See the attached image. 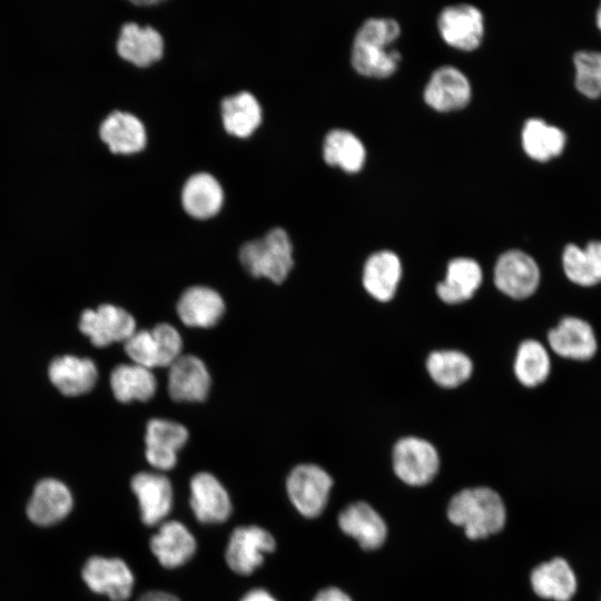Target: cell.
<instances>
[{
    "label": "cell",
    "instance_id": "cell-8",
    "mask_svg": "<svg viewBox=\"0 0 601 601\" xmlns=\"http://www.w3.org/2000/svg\"><path fill=\"white\" fill-rule=\"evenodd\" d=\"M81 575L91 591L106 594L111 601L127 600L135 583L130 568L118 558L91 556L86 561Z\"/></svg>",
    "mask_w": 601,
    "mask_h": 601
},
{
    "label": "cell",
    "instance_id": "cell-40",
    "mask_svg": "<svg viewBox=\"0 0 601 601\" xmlns=\"http://www.w3.org/2000/svg\"><path fill=\"white\" fill-rule=\"evenodd\" d=\"M595 23H597L598 29H599L600 32H601V3H600V6H599V8L597 9V13H595Z\"/></svg>",
    "mask_w": 601,
    "mask_h": 601
},
{
    "label": "cell",
    "instance_id": "cell-41",
    "mask_svg": "<svg viewBox=\"0 0 601 601\" xmlns=\"http://www.w3.org/2000/svg\"><path fill=\"white\" fill-rule=\"evenodd\" d=\"M159 1H135L136 4L146 6V4H157Z\"/></svg>",
    "mask_w": 601,
    "mask_h": 601
},
{
    "label": "cell",
    "instance_id": "cell-38",
    "mask_svg": "<svg viewBox=\"0 0 601 601\" xmlns=\"http://www.w3.org/2000/svg\"><path fill=\"white\" fill-rule=\"evenodd\" d=\"M137 601H180L176 595L160 590H151L141 594Z\"/></svg>",
    "mask_w": 601,
    "mask_h": 601
},
{
    "label": "cell",
    "instance_id": "cell-19",
    "mask_svg": "<svg viewBox=\"0 0 601 601\" xmlns=\"http://www.w3.org/2000/svg\"><path fill=\"white\" fill-rule=\"evenodd\" d=\"M191 532L178 521L162 523L150 539V549L158 562L168 569L188 562L196 552Z\"/></svg>",
    "mask_w": 601,
    "mask_h": 601
},
{
    "label": "cell",
    "instance_id": "cell-31",
    "mask_svg": "<svg viewBox=\"0 0 601 601\" xmlns=\"http://www.w3.org/2000/svg\"><path fill=\"white\" fill-rule=\"evenodd\" d=\"M323 157L331 166H338L347 173H356L365 164L366 149L355 134L337 128L325 136Z\"/></svg>",
    "mask_w": 601,
    "mask_h": 601
},
{
    "label": "cell",
    "instance_id": "cell-35",
    "mask_svg": "<svg viewBox=\"0 0 601 601\" xmlns=\"http://www.w3.org/2000/svg\"><path fill=\"white\" fill-rule=\"evenodd\" d=\"M574 68V87L588 98L601 97V51L579 50L572 58Z\"/></svg>",
    "mask_w": 601,
    "mask_h": 601
},
{
    "label": "cell",
    "instance_id": "cell-1",
    "mask_svg": "<svg viewBox=\"0 0 601 601\" xmlns=\"http://www.w3.org/2000/svg\"><path fill=\"white\" fill-rule=\"evenodd\" d=\"M401 27L393 18H368L355 33L351 62L354 69L366 77L391 76L401 61V53L391 48L398 38Z\"/></svg>",
    "mask_w": 601,
    "mask_h": 601
},
{
    "label": "cell",
    "instance_id": "cell-32",
    "mask_svg": "<svg viewBox=\"0 0 601 601\" xmlns=\"http://www.w3.org/2000/svg\"><path fill=\"white\" fill-rule=\"evenodd\" d=\"M110 386L115 397L122 403L147 401L155 394L156 380L146 367L120 364L111 372Z\"/></svg>",
    "mask_w": 601,
    "mask_h": 601
},
{
    "label": "cell",
    "instance_id": "cell-10",
    "mask_svg": "<svg viewBox=\"0 0 601 601\" xmlns=\"http://www.w3.org/2000/svg\"><path fill=\"white\" fill-rule=\"evenodd\" d=\"M437 29L443 40L460 50L477 48L484 35V19L473 4L459 3L445 7L439 14Z\"/></svg>",
    "mask_w": 601,
    "mask_h": 601
},
{
    "label": "cell",
    "instance_id": "cell-22",
    "mask_svg": "<svg viewBox=\"0 0 601 601\" xmlns=\"http://www.w3.org/2000/svg\"><path fill=\"white\" fill-rule=\"evenodd\" d=\"M117 51L122 59L135 66L148 67L161 58L164 40L152 27L128 22L121 27Z\"/></svg>",
    "mask_w": 601,
    "mask_h": 601
},
{
    "label": "cell",
    "instance_id": "cell-23",
    "mask_svg": "<svg viewBox=\"0 0 601 601\" xmlns=\"http://www.w3.org/2000/svg\"><path fill=\"white\" fill-rule=\"evenodd\" d=\"M341 530L353 536L365 550L380 548L386 538V525L368 504L357 502L346 506L338 515Z\"/></svg>",
    "mask_w": 601,
    "mask_h": 601
},
{
    "label": "cell",
    "instance_id": "cell-37",
    "mask_svg": "<svg viewBox=\"0 0 601 601\" xmlns=\"http://www.w3.org/2000/svg\"><path fill=\"white\" fill-rule=\"evenodd\" d=\"M313 601H352V599L338 588H326L321 590Z\"/></svg>",
    "mask_w": 601,
    "mask_h": 601
},
{
    "label": "cell",
    "instance_id": "cell-33",
    "mask_svg": "<svg viewBox=\"0 0 601 601\" xmlns=\"http://www.w3.org/2000/svg\"><path fill=\"white\" fill-rule=\"evenodd\" d=\"M431 378L440 386L453 388L465 383L472 375L473 363L463 352L442 349L432 352L426 359Z\"/></svg>",
    "mask_w": 601,
    "mask_h": 601
},
{
    "label": "cell",
    "instance_id": "cell-30",
    "mask_svg": "<svg viewBox=\"0 0 601 601\" xmlns=\"http://www.w3.org/2000/svg\"><path fill=\"white\" fill-rule=\"evenodd\" d=\"M220 109L225 130L239 138L250 136L262 120L260 105L248 91L224 98Z\"/></svg>",
    "mask_w": 601,
    "mask_h": 601
},
{
    "label": "cell",
    "instance_id": "cell-36",
    "mask_svg": "<svg viewBox=\"0 0 601 601\" xmlns=\"http://www.w3.org/2000/svg\"><path fill=\"white\" fill-rule=\"evenodd\" d=\"M125 351L134 364L148 370L164 367L161 348L151 329L135 332L125 342Z\"/></svg>",
    "mask_w": 601,
    "mask_h": 601
},
{
    "label": "cell",
    "instance_id": "cell-21",
    "mask_svg": "<svg viewBox=\"0 0 601 601\" xmlns=\"http://www.w3.org/2000/svg\"><path fill=\"white\" fill-rule=\"evenodd\" d=\"M48 375L52 385L66 396L88 393L98 378L96 364L89 358L73 355L56 357L49 365Z\"/></svg>",
    "mask_w": 601,
    "mask_h": 601
},
{
    "label": "cell",
    "instance_id": "cell-28",
    "mask_svg": "<svg viewBox=\"0 0 601 601\" xmlns=\"http://www.w3.org/2000/svg\"><path fill=\"white\" fill-rule=\"evenodd\" d=\"M521 144L531 159L544 162L564 151L566 135L561 128L541 118H530L523 125Z\"/></svg>",
    "mask_w": 601,
    "mask_h": 601
},
{
    "label": "cell",
    "instance_id": "cell-26",
    "mask_svg": "<svg viewBox=\"0 0 601 601\" xmlns=\"http://www.w3.org/2000/svg\"><path fill=\"white\" fill-rule=\"evenodd\" d=\"M225 311L220 295L205 286H193L184 292L177 304L181 322L190 327L214 326Z\"/></svg>",
    "mask_w": 601,
    "mask_h": 601
},
{
    "label": "cell",
    "instance_id": "cell-6",
    "mask_svg": "<svg viewBox=\"0 0 601 601\" xmlns=\"http://www.w3.org/2000/svg\"><path fill=\"white\" fill-rule=\"evenodd\" d=\"M493 279L496 288L504 295L523 299L532 295L539 286L540 270L529 254L510 249L497 258Z\"/></svg>",
    "mask_w": 601,
    "mask_h": 601
},
{
    "label": "cell",
    "instance_id": "cell-7",
    "mask_svg": "<svg viewBox=\"0 0 601 601\" xmlns=\"http://www.w3.org/2000/svg\"><path fill=\"white\" fill-rule=\"evenodd\" d=\"M275 548V539L267 530L258 525L238 526L230 533L225 560L230 570L248 575L264 562V554Z\"/></svg>",
    "mask_w": 601,
    "mask_h": 601
},
{
    "label": "cell",
    "instance_id": "cell-25",
    "mask_svg": "<svg viewBox=\"0 0 601 601\" xmlns=\"http://www.w3.org/2000/svg\"><path fill=\"white\" fill-rule=\"evenodd\" d=\"M482 279V268L475 259L456 257L449 262L444 280L436 285V294L446 304L463 303L472 298Z\"/></svg>",
    "mask_w": 601,
    "mask_h": 601
},
{
    "label": "cell",
    "instance_id": "cell-11",
    "mask_svg": "<svg viewBox=\"0 0 601 601\" xmlns=\"http://www.w3.org/2000/svg\"><path fill=\"white\" fill-rule=\"evenodd\" d=\"M471 95L467 77L453 66H442L431 75L423 98L431 108L445 112L464 108Z\"/></svg>",
    "mask_w": 601,
    "mask_h": 601
},
{
    "label": "cell",
    "instance_id": "cell-24",
    "mask_svg": "<svg viewBox=\"0 0 601 601\" xmlns=\"http://www.w3.org/2000/svg\"><path fill=\"white\" fill-rule=\"evenodd\" d=\"M99 136L114 154L140 151L147 140L144 124L135 115L112 111L100 124Z\"/></svg>",
    "mask_w": 601,
    "mask_h": 601
},
{
    "label": "cell",
    "instance_id": "cell-5",
    "mask_svg": "<svg viewBox=\"0 0 601 601\" xmlns=\"http://www.w3.org/2000/svg\"><path fill=\"white\" fill-rule=\"evenodd\" d=\"M439 465V454L426 440L406 436L394 445V471L403 482L410 485H424L432 481Z\"/></svg>",
    "mask_w": 601,
    "mask_h": 601
},
{
    "label": "cell",
    "instance_id": "cell-13",
    "mask_svg": "<svg viewBox=\"0 0 601 601\" xmlns=\"http://www.w3.org/2000/svg\"><path fill=\"white\" fill-rule=\"evenodd\" d=\"M189 503L201 523H221L233 510L230 497L223 484L208 472H199L190 480Z\"/></svg>",
    "mask_w": 601,
    "mask_h": 601
},
{
    "label": "cell",
    "instance_id": "cell-20",
    "mask_svg": "<svg viewBox=\"0 0 601 601\" xmlns=\"http://www.w3.org/2000/svg\"><path fill=\"white\" fill-rule=\"evenodd\" d=\"M530 581L534 593L546 600L571 601L578 590L577 575L563 558H554L535 566Z\"/></svg>",
    "mask_w": 601,
    "mask_h": 601
},
{
    "label": "cell",
    "instance_id": "cell-27",
    "mask_svg": "<svg viewBox=\"0 0 601 601\" xmlns=\"http://www.w3.org/2000/svg\"><path fill=\"white\" fill-rule=\"evenodd\" d=\"M224 193L217 179L207 173L190 176L181 191V204L186 213L197 219L215 216L221 208Z\"/></svg>",
    "mask_w": 601,
    "mask_h": 601
},
{
    "label": "cell",
    "instance_id": "cell-14",
    "mask_svg": "<svg viewBox=\"0 0 601 601\" xmlns=\"http://www.w3.org/2000/svg\"><path fill=\"white\" fill-rule=\"evenodd\" d=\"M131 490L136 494L141 521L150 526L165 519L173 506L170 480L160 473L139 472L131 479Z\"/></svg>",
    "mask_w": 601,
    "mask_h": 601
},
{
    "label": "cell",
    "instance_id": "cell-39",
    "mask_svg": "<svg viewBox=\"0 0 601 601\" xmlns=\"http://www.w3.org/2000/svg\"><path fill=\"white\" fill-rule=\"evenodd\" d=\"M240 601H277L269 592L264 589H253L248 591Z\"/></svg>",
    "mask_w": 601,
    "mask_h": 601
},
{
    "label": "cell",
    "instance_id": "cell-12",
    "mask_svg": "<svg viewBox=\"0 0 601 601\" xmlns=\"http://www.w3.org/2000/svg\"><path fill=\"white\" fill-rule=\"evenodd\" d=\"M73 504L69 487L56 479H43L37 483L27 504L29 520L40 526L62 521Z\"/></svg>",
    "mask_w": 601,
    "mask_h": 601
},
{
    "label": "cell",
    "instance_id": "cell-15",
    "mask_svg": "<svg viewBox=\"0 0 601 601\" xmlns=\"http://www.w3.org/2000/svg\"><path fill=\"white\" fill-rule=\"evenodd\" d=\"M187 439L185 426L168 420H150L145 436L147 461L160 471L173 469L177 462V452Z\"/></svg>",
    "mask_w": 601,
    "mask_h": 601
},
{
    "label": "cell",
    "instance_id": "cell-34",
    "mask_svg": "<svg viewBox=\"0 0 601 601\" xmlns=\"http://www.w3.org/2000/svg\"><path fill=\"white\" fill-rule=\"evenodd\" d=\"M551 362L546 349L535 339H526L518 348L514 374L518 381L534 387L543 383L550 374Z\"/></svg>",
    "mask_w": 601,
    "mask_h": 601
},
{
    "label": "cell",
    "instance_id": "cell-3",
    "mask_svg": "<svg viewBox=\"0 0 601 601\" xmlns=\"http://www.w3.org/2000/svg\"><path fill=\"white\" fill-rule=\"evenodd\" d=\"M239 258L253 276L282 283L293 267L292 243L284 229L273 228L264 237L244 244Z\"/></svg>",
    "mask_w": 601,
    "mask_h": 601
},
{
    "label": "cell",
    "instance_id": "cell-9",
    "mask_svg": "<svg viewBox=\"0 0 601 601\" xmlns=\"http://www.w3.org/2000/svg\"><path fill=\"white\" fill-rule=\"evenodd\" d=\"M79 329L95 346L105 347L115 342H126L136 332V322L124 308L102 304L82 312Z\"/></svg>",
    "mask_w": 601,
    "mask_h": 601
},
{
    "label": "cell",
    "instance_id": "cell-16",
    "mask_svg": "<svg viewBox=\"0 0 601 601\" xmlns=\"http://www.w3.org/2000/svg\"><path fill=\"white\" fill-rule=\"evenodd\" d=\"M209 372L198 357L194 355H180L169 366L168 391L175 401H204L209 392Z\"/></svg>",
    "mask_w": 601,
    "mask_h": 601
},
{
    "label": "cell",
    "instance_id": "cell-29",
    "mask_svg": "<svg viewBox=\"0 0 601 601\" xmlns=\"http://www.w3.org/2000/svg\"><path fill=\"white\" fill-rule=\"evenodd\" d=\"M562 265L568 278L582 286L601 282V240H590L584 247L568 244L562 253Z\"/></svg>",
    "mask_w": 601,
    "mask_h": 601
},
{
    "label": "cell",
    "instance_id": "cell-18",
    "mask_svg": "<svg viewBox=\"0 0 601 601\" xmlns=\"http://www.w3.org/2000/svg\"><path fill=\"white\" fill-rule=\"evenodd\" d=\"M550 347L560 356L584 361L597 352V338L589 323L578 317H564L548 334Z\"/></svg>",
    "mask_w": 601,
    "mask_h": 601
},
{
    "label": "cell",
    "instance_id": "cell-4",
    "mask_svg": "<svg viewBox=\"0 0 601 601\" xmlns=\"http://www.w3.org/2000/svg\"><path fill=\"white\" fill-rule=\"evenodd\" d=\"M332 485V477L315 464L295 466L286 481V490L290 502L306 518H315L323 512Z\"/></svg>",
    "mask_w": 601,
    "mask_h": 601
},
{
    "label": "cell",
    "instance_id": "cell-2",
    "mask_svg": "<svg viewBox=\"0 0 601 601\" xmlns=\"http://www.w3.org/2000/svg\"><path fill=\"white\" fill-rule=\"evenodd\" d=\"M450 521L464 528L472 540L499 532L505 523V508L500 495L489 487L466 489L449 504Z\"/></svg>",
    "mask_w": 601,
    "mask_h": 601
},
{
    "label": "cell",
    "instance_id": "cell-17",
    "mask_svg": "<svg viewBox=\"0 0 601 601\" xmlns=\"http://www.w3.org/2000/svg\"><path fill=\"white\" fill-rule=\"evenodd\" d=\"M401 278L402 263L392 250L375 252L364 264L363 286L378 302L385 303L394 297Z\"/></svg>",
    "mask_w": 601,
    "mask_h": 601
}]
</instances>
